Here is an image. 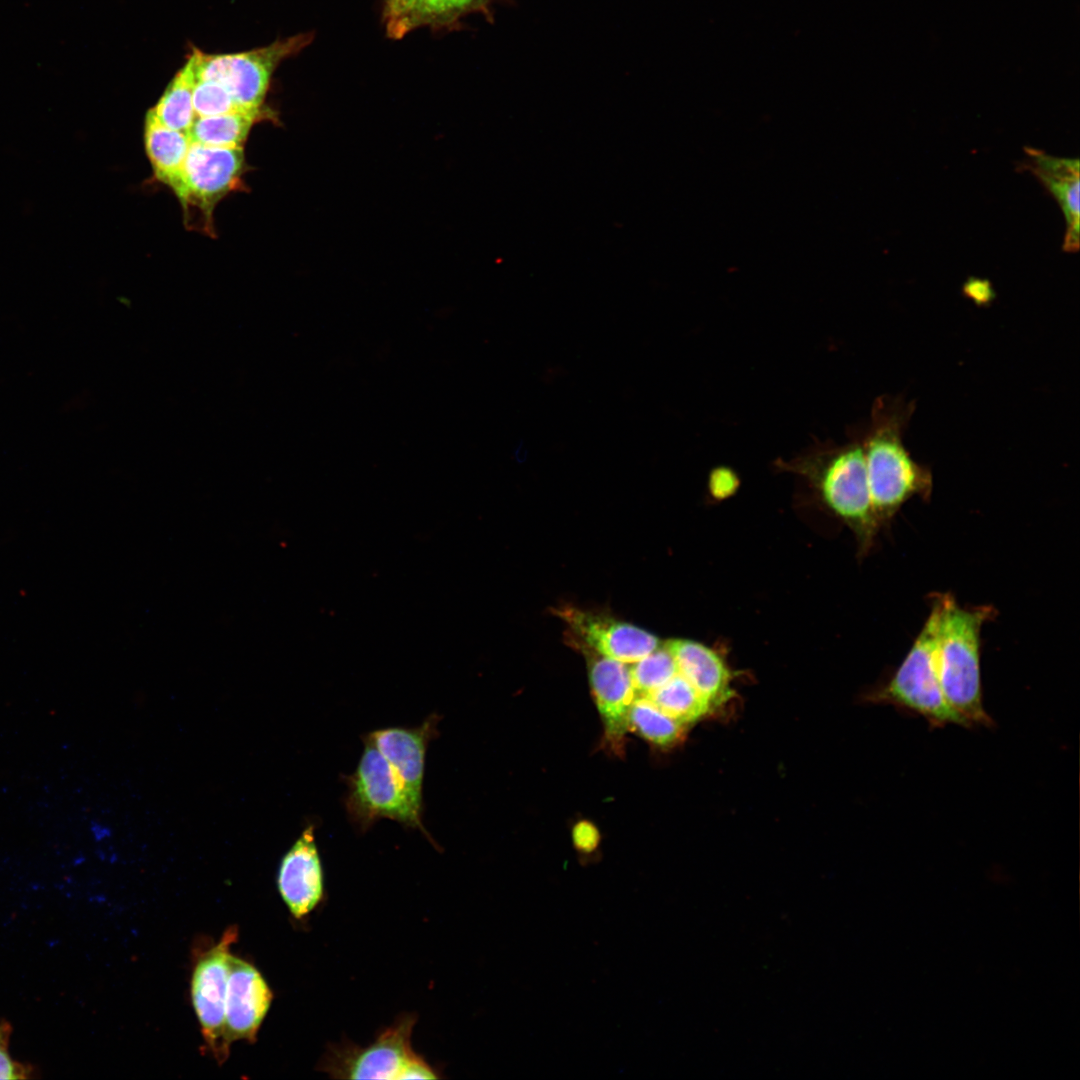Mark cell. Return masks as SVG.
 <instances>
[{
	"label": "cell",
	"mask_w": 1080,
	"mask_h": 1080,
	"mask_svg": "<svg viewBox=\"0 0 1080 1080\" xmlns=\"http://www.w3.org/2000/svg\"><path fill=\"white\" fill-rule=\"evenodd\" d=\"M681 674L711 707H717L731 696L730 672L721 657L707 646L686 639L665 642Z\"/></svg>",
	"instance_id": "obj_16"
},
{
	"label": "cell",
	"mask_w": 1080,
	"mask_h": 1080,
	"mask_svg": "<svg viewBox=\"0 0 1080 1080\" xmlns=\"http://www.w3.org/2000/svg\"><path fill=\"white\" fill-rule=\"evenodd\" d=\"M939 603L937 596L922 630L889 682L874 694L879 702L901 707L924 717L930 726L971 725L946 701L937 676L935 643Z\"/></svg>",
	"instance_id": "obj_6"
},
{
	"label": "cell",
	"mask_w": 1080,
	"mask_h": 1080,
	"mask_svg": "<svg viewBox=\"0 0 1080 1080\" xmlns=\"http://www.w3.org/2000/svg\"><path fill=\"white\" fill-rule=\"evenodd\" d=\"M635 691L646 696L678 673L675 659L665 643L629 667Z\"/></svg>",
	"instance_id": "obj_22"
},
{
	"label": "cell",
	"mask_w": 1080,
	"mask_h": 1080,
	"mask_svg": "<svg viewBox=\"0 0 1080 1080\" xmlns=\"http://www.w3.org/2000/svg\"><path fill=\"white\" fill-rule=\"evenodd\" d=\"M736 484V475L727 468H718L711 473L710 488L715 496L722 497L731 494Z\"/></svg>",
	"instance_id": "obj_27"
},
{
	"label": "cell",
	"mask_w": 1080,
	"mask_h": 1080,
	"mask_svg": "<svg viewBox=\"0 0 1080 1080\" xmlns=\"http://www.w3.org/2000/svg\"><path fill=\"white\" fill-rule=\"evenodd\" d=\"M311 34H298L265 47L227 54H209L196 48L192 60L194 80L215 84L241 110H260L277 66L310 43Z\"/></svg>",
	"instance_id": "obj_4"
},
{
	"label": "cell",
	"mask_w": 1080,
	"mask_h": 1080,
	"mask_svg": "<svg viewBox=\"0 0 1080 1080\" xmlns=\"http://www.w3.org/2000/svg\"><path fill=\"white\" fill-rule=\"evenodd\" d=\"M272 1000L273 993L261 973L252 964L231 955L225 1007V1037L229 1045L237 1040L255 1042Z\"/></svg>",
	"instance_id": "obj_13"
},
{
	"label": "cell",
	"mask_w": 1080,
	"mask_h": 1080,
	"mask_svg": "<svg viewBox=\"0 0 1080 1080\" xmlns=\"http://www.w3.org/2000/svg\"><path fill=\"white\" fill-rule=\"evenodd\" d=\"M264 109L196 117L188 132L191 143L209 147H242L253 124Z\"/></svg>",
	"instance_id": "obj_18"
},
{
	"label": "cell",
	"mask_w": 1080,
	"mask_h": 1080,
	"mask_svg": "<svg viewBox=\"0 0 1080 1080\" xmlns=\"http://www.w3.org/2000/svg\"><path fill=\"white\" fill-rule=\"evenodd\" d=\"M244 170L242 147L219 148L191 143L183 168L181 202L186 216L199 213L203 224L212 225L217 202L240 182ZM199 216V217H200Z\"/></svg>",
	"instance_id": "obj_9"
},
{
	"label": "cell",
	"mask_w": 1080,
	"mask_h": 1080,
	"mask_svg": "<svg viewBox=\"0 0 1080 1080\" xmlns=\"http://www.w3.org/2000/svg\"><path fill=\"white\" fill-rule=\"evenodd\" d=\"M353 773L342 777L347 791L344 806L353 826L367 831L377 820L390 819L419 830L438 847L426 830L422 816L411 802L396 773L383 755L369 741Z\"/></svg>",
	"instance_id": "obj_5"
},
{
	"label": "cell",
	"mask_w": 1080,
	"mask_h": 1080,
	"mask_svg": "<svg viewBox=\"0 0 1080 1080\" xmlns=\"http://www.w3.org/2000/svg\"><path fill=\"white\" fill-rule=\"evenodd\" d=\"M277 888L296 920L307 917L324 896V871L315 826L308 825L281 859Z\"/></svg>",
	"instance_id": "obj_12"
},
{
	"label": "cell",
	"mask_w": 1080,
	"mask_h": 1080,
	"mask_svg": "<svg viewBox=\"0 0 1080 1080\" xmlns=\"http://www.w3.org/2000/svg\"><path fill=\"white\" fill-rule=\"evenodd\" d=\"M417 1016L405 1014L366 1047L342 1043L329 1047L320 1070L345 1079H437L436 1071L411 1046Z\"/></svg>",
	"instance_id": "obj_3"
},
{
	"label": "cell",
	"mask_w": 1080,
	"mask_h": 1080,
	"mask_svg": "<svg viewBox=\"0 0 1080 1080\" xmlns=\"http://www.w3.org/2000/svg\"><path fill=\"white\" fill-rule=\"evenodd\" d=\"M645 697L684 725L703 718L712 709L709 702L679 673Z\"/></svg>",
	"instance_id": "obj_20"
},
{
	"label": "cell",
	"mask_w": 1080,
	"mask_h": 1080,
	"mask_svg": "<svg viewBox=\"0 0 1080 1080\" xmlns=\"http://www.w3.org/2000/svg\"><path fill=\"white\" fill-rule=\"evenodd\" d=\"M628 729L658 746H671L684 736L686 725L660 710L645 696L636 697L628 713Z\"/></svg>",
	"instance_id": "obj_21"
},
{
	"label": "cell",
	"mask_w": 1080,
	"mask_h": 1080,
	"mask_svg": "<svg viewBox=\"0 0 1080 1080\" xmlns=\"http://www.w3.org/2000/svg\"><path fill=\"white\" fill-rule=\"evenodd\" d=\"M939 603L935 664L948 704L971 726H991L983 706L980 671V631L994 615L988 606L966 609L953 596L937 594Z\"/></svg>",
	"instance_id": "obj_1"
},
{
	"label": "cell",
	"mask_w": 1080,
	"mask_h": 1080,
	"mask_svg": "<svg viewBox=\"0 0 1080 1080\" xmlns=\"http://www.w3.org/2000/svg\"><path fill=\"white\" fill-rule=\"evenodd\" d=\"M963 292L977 303H987L995 296L990 281L974 277L965 282Z\"/></svg>",
	"instance_id": "obj_28"
},
{
	"label": "cell",
	"mask_w": 1080,
	"mask_h": 1080,
	"mask_svg": "<svg viewBox=\"0 0 1080 1080\" xmlns=\"http://www.w3.org/2000/svg\"><path fill=\"white\" fill-rule=\"evenodd\" d=\"M573 646L579 648L588 659L589 680L595 703L608 739L617 744L628 729V713L637 695L629 667L586 646Z\"/></svg>",
	"instance_id": "obj_14"
},
{
	"label": "cell",
	"mask_w": 1080,
	"mask_h": 1080,
	"mask_svg": "<svg viewBox=\"0 0 1080 1080\" xmlns=\"http://www.w3.org/2000/svg\"><path fill=\"white\" fill-rule=\"evenodd\" d=\"M475 0H418L410 19V31L420 25L445 24Z\"/></svg>",
	"instance_id": "obj_23"
},
{
	"label": "cell",
	"mask_w": 1080,
	"mask_h": 1080,
	"mask_svg": "<svg viewBox=\"0 0 1080 1080\" xmlns=\"http://www.w3.org/2000/svg\"><path fill=\"white\" fill-rule=\"evenodd\" d=\"M572 840L578 852L590 855L595 852L600 844V833L593 823L582 820L574 825Z\"/></svg>",
	"instance_id": "obj_26"
},
{
	"label": "cell",
	"mask_w": 1080,
	"mask_h": 1080,
	"mask_svg": "<svg viewBox=\"0 0 1080 1080\" xmlns=\"http://www.w3.org/2000/svg\"><path fill=\"white\" fill-rule=\"evenodd\" d=\"M11 1032L9 1022L0 1019V1079H28L32 1075V1067L14 1061L8 1052Z\"/></svg>",
	"instance_id": "obj_25"
},
{
	"label": "cell",
	"mask_w": 1080,
	"mask_h": 1080,
	"mask_svg": "<svg viewBox=\"0 0 1080 1080\" xmlns=\"http://www.w3.org/2000/svg\"><path fill=\"white\" fill-rule=\"evenodd\" d=\"M911 410V405L900 400H880L874 409L872 430L862 443L871 502L879 523L890 520L913 496L928 498L931 493L930 471L912 459L902 440Z\"/></svg>",
	"instance_id": "obj_2"
},
{
	"label": "cell",
	"mask_w": 1080,
	"mask_h": 1080,
	"mask_svg": "<svg viewBox=\"0 0 1080 1080\" xmlns=\"http://www.w3.org/2000/svg\"><path fill=\"white\" fill-rule=\"evenodd\" d=\"M440 716L430 714L416 727H386L362 739L369 741L388 761L413 805L423 812V780L428 744L438 737Z\"/></svg>",
	"instance_id": "obj_11"
},
{
	"label": "cell",
	"mask_w": 1080,
	"mask_h": 1080,
	"mask_svg": "<svg viewBox=\"0 0 1080 1080\" xmlns=\"http://www.w3.org/2000/svg\"><path fill=\"white\" fill-rule=\"evenodd\" d=\"M825 504L855 531L864 548L880 523L873 510L862 443L855 442L803 463Z\"/></svg>",
	"instance_id": "obj_7"
},
{
	"label": "cell",
	"mask_w": 1080,
	"mask_h": 1080,
	"mask_svg": "<svg viewBox=\"0 0 1080 1080\" xmlns=\"http://www.w3.org/2000/svg\"><path fill=\"white\" fill-rule=\"evenodd\" d=\"M144 140L156 177L181 198L183 168L191 145L189 135L163 125L149 110L145 118Z\"/></svg>",
	"instance_id": "obj_17"
},
{
	"label": "cell",
	"mask_w": 1080,
	"mask_h": 1080,
	"mask_svg": "<svg viewBox=\"0 0 1080 1080\" xmlns=\"http://www.w3.org/2000/svg\"><path fill=\"white\" fill-rule=\"evenodd\" d=\"M558 615L567 623L573 645L586 646L623 663L633 664L660 645L650 632L609 616L573 607L559 609Z\"/></svg>",
	"instance_id": "obj_10"
},
{
	"label": "cell",
	"mask_w": 1080,
	"mask_h": 1080,
	"mask_svg": "<svg viewBox=\"0 0 1080 1080\" xmlns=\"http://www.w3.org/2000/svg\"><path fill=\"white\" fill-rule=\"evenodd\" d=\"M193 90V64L188 57L185 65L175 74L157 104L150 110L163 125L188 134L196 119Z\"/></svg>",
	"instance_id": "obj_19"
},
{
	"label": "cell",
	"mask_w": 1080,
	"mask_h": 1080,
	"mask_svg": "<svg viewBox=\"0 0 1080 1080\" xmlns=\"http://www.w3.org/2000/svg\"><path fill=\"white\" fill-rule=\"evenodd\" d=\"M238 929L229 927L220 941L197 959L191 980L192 1004L207 1050L218 1064L229 1056L225 1037V1007L229 975L230 946L236 942Z\"/></svg>",
	"instance_id": "obj_8"
},
{
	"label": "cell",
	"mask_w": 1080,
	"mask_h": 1080,
	"mask_svg": "<svg viewBox=\"0 0 1080 1080\" xmlns=\"http://www.w3.org/2000/svg\"><path fill=\"white\" fill-rule=\"evenodd\" d=\"M418 0H385L384 15L388 33L400 38L410 31V19Z\"/></svg>",
	"instance_id": "obj_24"
},
{
	"label": "cell",
	"mask_w": 1080,
	"mask_h": 1080,
	"mask_svg": "<svg viewBox=\"0 0 1080 1080\" xmlns=\"http://www.w3.org/2000/svg\"><path fill=\"white\" fill-rule=\"evenodd\" d=\"M1026 159L1019 168L1030 171L1058 202L1066 220L1063 250L1079 249V160L1049 155L1025 147Z\"/></svg>",
	"instance_id": "obj_15"
}]
</instances>
